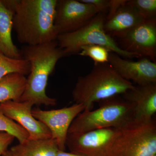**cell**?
I'll use <instances>...</instances> for the list:
<instances>
[{
  "instance_id": "cell-1",
  "label": "cell",
  "mask_w": 156,
  "mask_h": 156,
  "mask_svg": "<svg viewBox=\"0 0 156 156\" xmlns=\"http://www.w3.org/2000/svg\"><path fill=\"white\" fill-rule=\"evenodd\" d=\"M3 1L13 12V28L20 43L33 46L56 41L54 20L58 1Z\"/></svg>"
},
{
  "instance_id": "cell-17",
  "label": "cell",
  "mask_w": 156,
  "mask_h": 156,
  "mask_svg": "<svg viewBox=\"0 0 156 156\" xmlns=\"http://www.w3.org/2000/svg\"><path fill=\"white\" fill-rule=\"evenodd\" d=\"M27 78L22 74L10 73L0 78V103L19 101L25 91Z\"/></svg>"
},
{
  "instance_id": "cell-6",
  "label": "cell",
  "mask_w": 156,
  "mask_h": 156,
  "mask_svg": "<svg viewBox=\"0 0 156 156\" xmlns=\"http://www.w3.org/2000/svg\"><path fill=\"white\" fill-rule=\"evenodd\" d=\"M105 19L103 13H99L78 30L58 35L56 38L57 44L65 56L79 53L83 46L97 45L125 58H139L136 54L123 50L107 33L104 28Z\"/></svg>"
},
{
  "instance_id": "cell-27",
  "label": "cell",
  "mask_w": 156,
  "mask_h": 156,
  "mask_svg": "<svg viewBox=\"0 0 156 156\" xmlns=\"http://www.w3.org/2000/svg\"><path fill=\"white\" fill-rule=\"evenodd\" d=\"M154 156H156V155Z\"/></svg>"
},
{
  "instance_id": "cell-8",
  "label": "cell",
  "mask_w": 156,
  "mask_h": 156,
  "mask_svg": "<svg viewBox=\"0 0 156 156\" xmlns=\"http://www.w3.org/2000/svg\"><path fill=\"white\" fill-rule=\"evenodd\" d=\"M84 109L83 105L75 103L58 109H32L31 112L35 119L43 123L50 130L52 138L56 140L59 150L65 151L66 140L70 126Z\"/></svg>"
},
{
  "instance_id": "cell-4",
  "label": "cell",
  "mask_w": 156,
  "mask_h": 156,
  "mask_svg": "<svg viewBox=\"0 0 156 156\" xmlns=\"http://www.w3.org/2000/svg\"><path fill=\"white\" fill-rule=\"evenodd\" d=\"M116 96L100 101V106L94 110H84L73 121L68 133L118 128L133 119L134 105Z\"/></svg>"
},
{
  "instance_id": "cell-10",
  "label": "cell",
  "mask_w": 156,
  "mask_h": 156,
  "mask_svg": "<svg viewBox=\"0 0 156 156\" xmlns=\"http://www.w3.org/2000/svg\"><path fill=\"white\" fill-rule=\"evenodd\" d=\"M121 39L123 50L156 62V18L144 20Z\"/></svg>"
},
{
  "instance_id": "cell-3",
  "label": "cell",
  "mask_w": 156,
  "mask_h": 156,
  "mask_svg": "<svg viewBox=\"0 0 156 156\" xmlns=\"http://www.w3.org/2000/svg\"><path fill=\"white\" fill-rule=\"evenodd\" d=\"M134 87L106 62L94 64L89 73L78 77L72 95L75 103L83 105L84 110H90L95 102L123 95Z\"/></svg>"
},
{
  "instance_id": "cell-14",
  "label": "cell",
  "mask_w": 156,
  "mask_h": 156,
  "mask_svg": "<svg viewBox=\"0 0 156 156\" xmlns=\"http://www.w3.org/2000/svg\"><path fill=\"white\" fill-rule=\"evenodd\" d=\"M143 20L133 8L126 3L112 16L105 19L104 28L111 36L122 38Z\"/></svg>"
},
{
  "instance_id": "cell-15",
  "label": "cell",
  "mask_w": 156,
  "mask_h": 156,
  "mask_svg": "<svg viewBox=\"0 0 156 156\" xmlns=\"http://www.w3.org/2000/svg\"><path fill=\"white\" fill-rule=\"evenodd\" d=\"M13 14L0 0V52L9 58H23L22 52L14 44L12 38Z\"/></svg>"
},
{
  "instance_id": "cell-26",
  "label": "cell",
  "mask_w": 156,
  "mask_h": 156,
  "mask_svg": "<svg viewBox=\"0 0 156 156\" xmlns=\"http://www.w3.org/2000/svg\"><path fill=\"white\" fill-rule=\"evenodd\" d=\"M2 156H8L5 153H4V154H3L2 155Z\"/></svg>"
},
{
  "instance_id": "cell-25",
  "label": "cell",
  "mask_w": 156,
  "mask_h": 156,
  "mask_svg": "<svg viewBox=\"0 0 156 156\" xmlns=\"http://www.w3.org/2000/svg\"><path fill=\"white\" fill-rule=\"evenodd\" d=\"M56 156H83L78 154L73 153L71 152H66L65 151L58 150L57 152Z\"/></svg>"
},
{
  "instance_id": "cell-7",
  "label": "cell",
  "mask_w": 156,
  "mask_h": 156,
  "mask_svg": "<svg viewBox=\"0 0 156 156\" xmlns=\"http://www.w3.org/2000/svg\"><path fill=\"white\" fill-rule=\"evenodd\" d=\"M116 128L98 129L80 133H68L66 147L70 152L83 156H109Z\"/></svg>"
},
{
  "instance_id": "cell-19",
  "label": "cell",
  "mask_w": 156,
  "mask_h": 156,
  "mask_svg": "<svg viewBox=\"0 0 156 156\" xmlns=\"http://www.w3.org/2000/svg\"><path fill=\"white\" fill-rule=\"evenodd\" d=\"M0 131L11 134L17 138L19 143H21L28 139L27 131L19 124L3 114L0 112Z\"/></svg>"
},
{
  "instance_id": "cell-20",
  "label": "cell",
  "mask_w": 156,
  "mask_h": 156,
  "mask_svg": "<svg viewBox=\"0 0 156 156\" xmlns=\"http://www.w3.org/2000/svg\"><path fill=\"white\" fill-rule=\"evenodd\" d=\"M110 52L102 46L90 45L82 47L79 54L81 56H88L94 62V64H97L108 62Z\"/></svg>"
},
{
  "instance_id": "cell-9",
  "label": "cell",
  "mask_w": 156,
  "mask_h": 156,
  "mask_svg": "<svg viewBox=\"0 0 156 156\" xmlns=\"http://www.w3.org/2000/svg\"><path fill=\"white\" fill-rule=\"evenodd\" d=\"M100 13L93 6L80 1H58L54 20L56 32L58 35L75 31Z\"/></svg>"
},
{
  "instance_id": "cell-18",
  "label": "cell",
  "mask_w": 156,
  "mask_h": 156,
  "mask_svg": "<svg viewBox=\"0 0 156 156\" xmlns=\"http://www.w3.org/2000/svg\"><path fill=\"white\" fill-rule=\"evenodd\" d=\"M30 70L29 62L25 58H9L0 52V78L13 73L27 75L29 73Z\"/></svg>"
},
{
  "instance_id": "cell-24",
  "label": "cell",
  "mask_w": 156,
  "mask_h": 156,
  "mask_svg": "<svg viewBox=\"0 0 156 156\" xmlns=\"http://www.w3.org/2000/svg\"><path fill=\"white\" fill-rule=\"evenodd\" d=\"M126 0H110L108 14L106 18L111 17L115 13L118 9L124 5L127 2Z\"/></svg>"
},
{
  "instance_id": "cell-2",
  "label": "cell",
  "mask_w": 156,
  "mask_h": 156,
  "mask_svg": "<svg viewBox=\"0 0 156 156\" xmlns=\"http://www.w3.org/2000/svg\"><path fill=\"white\" fill-rule=\"evenodd\" d=\"M23 58L30 65L26 87L18 102H30L34 105L54 106L56 98L46 94L48 78L58 60L66 56L56 41L37 46H26L22 52Z\"/></svg>"
},
{
  "instance_id": "cell-16",
  "label": "cell",
  "mask_w": 156,
  "mask_h": 156,
  "mask_svg": "<svg viewBox=\"0 0 156 156\" xmlns=\"http://www.w3.org/2000/svg\"><path fill=\"white\" fill-rule=\"evenodd\" d=\"M59 150L55 140L28 139L5 152L8 156H56Z\"/></svg>"
},
{
  "instance_id": "cell-12",
  "label": "cell",
  "mask_w": 156,
  "mask_h": 156,
  "mask_svg": "<svg viewBox=\"0 0 156 156\" xmlns=\"http://www.w3.org/2000/svg\"><path fill=\"white\" fill-rule=\"evenodd\" d=\"M34 105L30 102L9 101L0 103V112L27 131L30 139H47L52 138L47 126L32 115Z\"/></svg>"
},
{
  "instance_id": "cell-21",
  "label": "cell",
  "mask_w": 156,
  "mask_h": 156,
  "mask_svg": "<svg viewBox=\"0 0 156 156\" xmlns=\"http://www.w3.org/2000/svg\"><path fill=\"white\" fill-rule=\"evenodd\" d=\"M126 4L144 20L156 18V0H132L127 1Z\"/></svg>"
},
{
  "instance_id": "cell-13",
  "label": "cell",
  "mask_w": 156,
  "mask_h": 156,
  "mask_svg": "<svg viewBox=\"0 0 156 156\" xmlns=\"http://www.w3.org/2000/svg\"><path fill=\"white\" fill-rule=\"evenodd\" d=\"M122 95L134 105L133 119L145 121L153 119L156 112V84L135 86Z\"/></svg>"
},
{
  "instance_id": "cell-5",
  "label": "cell",
  "mask_w": 156,
  "mask_h": 156,
  "mask_svg": "<svg viewBox=\"0 0 156 156\" xmlns=\"http://www.w3.org/2000/svg\"><path fill=\"white\" fill-rule=\"evenodd\" d=\"M156 155V122L132 119L116 128L109 156Z\"/></svg>"
},
{
  "instance_id": "cell-22",
  "label": "cell",
  "mask_w": 156,
  "mask_h": 156,
  "mask_svg": "<svg viewBox=\"0 0 156 156\" xmlns=\"http://www.w3.org/2000/svg\"><path fill=\"white\" fill-rule=\"evenodd\" d=\"M15 137L13 135L6 133H0V156H2L8 150V147L14 141Z\"/></svg>"
},
{
  "instance_id": "cell-23",
  "label": "cell",
  "mask_w": 156,
  "mask_h": 156,
  "mask_svg": "<svg viewBox=\"0 0 156 156\" xmlns=\"http://www.w3.org/2000/svg\"><path fill=\"white\" fill-rule=\"evenodd\" d=\"M82 2L89 4L95 7L100 13L108 10L110 0H80Z\"/></svg>"
},
{
  "instance_id": "cell-11",
  "label": "cell",
  "mask_w": 156,
  "mask_h": 156,
  "mask_svg": "<svg viewBox=\"0 0 156 156\" xmlns=\"http://www.w3.org/2000/svg\"><path fill=\"white\" fill-rule=\"evenodd\" d=\"M108 62L120 76L137 86L156 84V63L149 58L135 61L110 52Z\"/></svg>"
}]
</instances>
